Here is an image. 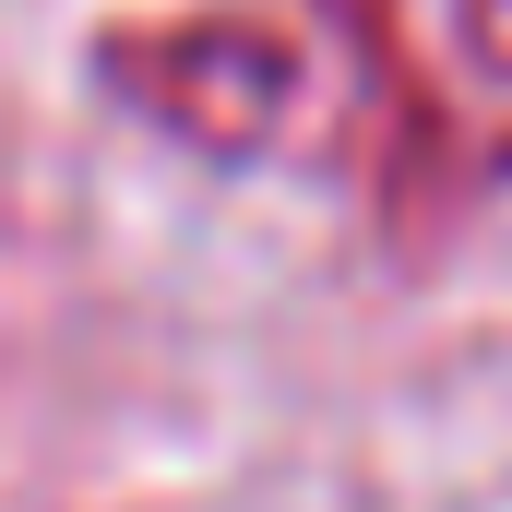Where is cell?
Wrapping results in <instances>:
<instances>
[{"label":"cell","instance_id":"1","mask_svg":"<svg viewBox=\"0 0 512 512\" xmlns=\"http://www.w3.org/2000/svg\"><path fill=\"white\" fill-rule=\"evenodd\" d=\"M108 84L155 131L203 143V155H262L286 108H298V48L274 24H227V12H191V24H120L108 36Z\"/></svg>","mask_w":512,"mask_h":512}]
</instances>
